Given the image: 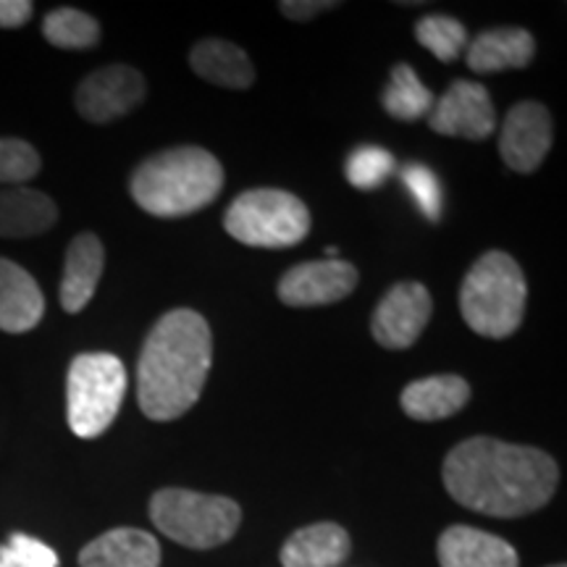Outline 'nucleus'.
<instances>
[{"label":"nucleus","mask_w":567,"mask_h":567,"mask_svg":"<svg viewBox=\"0 0 567 567\" xmlns=\"http://www.w3.org/2000/svg\"><path fill=\"white\" fill-rule=\"evenodd\" d=\"M147 84L137 69L113 63L84 76L76 87L74 103L90 124H111L145 101Z\"/></svg>","instance_id":"8"},{"label":"nucleus","mask_w":567,"mask_h":567,"mask_svg":"<svg viewBox=\"0 0 567 567\" xmlns=\"http://www.w3.org/2000/svg\"><path fill=\"white\" fill-rule=\"evenodd\" d=\"M80 567H161V544L140 528L105 530L80 551Z\"/></svg>","instance_id":"15"},{"label":"nucleus","mask_w":567,"mask_h":567,"mask_svg":"<svg viewBox=\"0 0 567 567\" xmlns=\"http://www.w3.org/2000/svg\"><path fill=\"white\" fill-rule=\"evenodd\" d=\"M221 189V163L216 155L195 145L151 155L134 168L130 179L134 203L158 218H182L208 208Z\"/></svg>","instance_id":"3"},{"label":"nucleus","mask_w":567,"mask_h":567,"mask_svg":"<svg viewBox=\"0 0 567 567\" xmlns=\"http://www.w3.org/2000/svg\"><path fill=\"white\" fill-rule=\"evenodd\" d=\"M415 38L425 51H431L439 61L452 63L467 48V30L457 19L444 17V13H429L417 21Z\"/></svg>","instance_id":"24"},{"label":"nucleus","mask_w":567,"mask_h":567,"mask_svg":"<svg viewBox=\"0 0 567 567\" xmlns=\"http://www.w3.org/2000/svg\"><path fill=\"white\" fill-rule=\"evenodd\" d=\"M45 316V297L40 284L19 264L0 258V331L24 334Z\"/></svg>","instance_id":"13"},{"label":"nucleus","mask_w":567,"mask_h":567,"mask_svg":"<svg viewBox=\"0 0 567 567\" xmlns=\"http://www.w3.org/2000/svg\"><path fill=\"white\" fill-rule=\"evenodd\" d=\"M536 55V42L520 27L486 30L467 42V69L476 74H496L507 69H526Z\"/></svg>","instance_id":"17"},{"label":"nucleus","mask_w":567,"mask_h":567,"mask_svg":"<svg viewBox=\"0 0 567 567\" xmlns=\"http://www.w3.org/2000/svg\"><path fill=\"white\" fill-rule=\"evenodd\" d=\"M350 555V536L337 523H313L295 530L281 547L284 567H337Z\"/></svg>","instance_id":"20"},{"label":"nucleus","mask_w":567,"mask_h":567,"mask_svg":"<svg viewBox=\"0 0 567 567\" xmlns=\"http://www.w3.org/2000/svg\"><path fill=\"white\" fill-rule=\"evenodd\" d=\"M189 66L200 80L229 90H247L255 82V66L243 48L229 40H203L189 53Z\"/></svg>","instance_id":"21"},{"label":"nucleus","mask_w":567,"mask_h":567,"mask_svg":"<svg viewBox=\"0 0 567 567\" xmlns=\"http://www.w3.org/2000/svg\"><path fill=\"white\" fill-rule=\"evenodd\" d=\"M59 555L40 538L11 534L0 544V567H59Z\"/></svg>","instance_id":"27"},{"label":"nucleus","mask_w":567,"mask_h":567,"mask_svg":"<svg viewBox=\"0 0 567 567\" xmlns=\"http://www.w3.org/2000/svg\"><path fill=\"white\" fill-rule=\"evenodd\" d=\"M151 520L163 536L182 547L213 549L237 534L243 509L229 496L163 488L151 499Z\"/></svg>","instance_id":"5"},{"label":"nucleus","mask_w":567,"mask_h":567,"mask_svg":"<svg viewBox=\"0 0 567 567\" xmlns=\"http://www.w3.org/2000/svg\"><path fill=\"white\" fill-rule=\"evenodd\" d=\"M394 155L375 145H360L344 163V176L358 189H379L394 174Z\"/></svg>","instance_id":"25"},{"label":"nucleus","mask_w":567,"mask_h":567,"mask_svg":"<svg viewBox=\"0 0 567 567\" xmlns=\"http://www.w3.org/2000/svg\"><path fill=\"white\" fill-rule=\"evenodd\" d=\"M358 287V268L347 260H308L279 281V300L289 308H318L344 300Z\"/></svg>","instance_id":"11"},{"label":"nucleus","mask_w":567,"mask_h":567,"mask_svg":"<svg viewBox=\"0 0 567 567\" xmlns=\"http://www.w3.org/2000/svg\"><path fill=\"white\" fill-rule=\"evenodd\" d=\"M59 221V208L45 193L32 187L0 189V237H40Z\"/></svg>","instance_id":"19"},{"label":"nucleus","mask_w":567,"mask_h":567,"mask_svg":"<svg viewBox=\"0 0 567 567\" xmlns=\"http://www.w3.org/2000/svg\"><path fill=\"white\" fill-rule=\"evenodd\" d=\"M471 400V386L463 375L442 373L429 379L413 381L402 389V410L413 421H444V417L460 413Z\"/></svg>","instance_id":"18"},{"label":"nucleus","mask_w":567,"mask_h":567,"mask_svg":"<svg viewBox=\"0 0 567 567\" xmlns=\"http://www.w3.org/2000/svg\"><path fill=\"white\" fill-rule=\"evenodd\" d=\"M402 182L415 197L423 216L429 221H439L442 218V184H439L436 174L423 163H408V166H402Z\"/></svg>","instance_id":"28"},{"label":"nucleus","mask_w":567,"mask_h":567,"mask_svg":"<svg viewBox=\"0 0 567 567\" xmlns=\"http://www.w3.org/2000/svg\"><path fill=\"white\" fill-rule=\"evenodd\" d=\"M126 368L111 352H82L66 375V421L80 439H97L111 429L126 394Z\"/></svg>","instance_id":"6"},{"label":"nucleus","mask_w":567,"mask_h":567,"mask_svg":"<svg viewBox=\"0 0 567 567\" xmlns=\"http://www.w3.org/2000/svg\"><path fill=\"white\" fill-rule=\"evenodd\" d=\"M42 34L61 51H87L101 40V24L84 11L55 9L42 21Z\"/></svg>","instance_id":"23"},{"label":"nucleus","mask_w":567,"mask_h":567,"mask_svg":"<svg viewBox=\"0 0 567 567\" xmlns=\"http://www.w3.org/2000/svg\"><path fill=\"white\" fill-rule=\"evenodd\" d=\"M42 166L40 153L30 142L17 137H0V184H17L38 176Z\"/></svg>","instance_id":"26"},{"label":"nucleus","mask_w":567,"mask_h":567,"mask_svg":"<svg viewBox=\"0 0 567 567\" xmlns=\"http://www.w3.org/2000/svg\"><path fill=\"white\" fill-rule=\"evenodd\" d=\"M30 0H0V30H17L32 19Z\"/></svg>","instance_id":"30"},{"label":"nucleus","mask_w":567,"mask_h":567,"mask_svg":"<svg viewBox=\"0 0 567 567\" xmlns=\"http://www.w3.org/2000/svg\"><path fill=\"white\" fill-rule=\"evenodd\" d=\"M105 250L95 234H80L71 239L66 250V266L61 279V308L66 313H82L103 276Z\"/></svg>","instance_id":"16"},{"label":"nucleus","mask_w":567,"mask_h":567,"mask_svg":"<svg viewBox=\"0 0 567 567\" xmlns=\"http://www.w3.org/2000/svg\"><path fill=\"white\" fill-rule=\"evenodd\" d=\"M444 486L457 505L488 517H523L557 492V463L544 450L473 436L444 460Z\"/></svg>","instance_id":"1"},{"label":"nucleus","mask_w":567,"mask_h":567,"mask_svg":"<svg viewBox=\"0 0 567 567\" xmlns=\"http://www.w3.org/2000/svg\"><path fill=\"white\" fill-rule=\"evenodd\" d=\"M434 313L429 289L421 281H400L381 297L371 318L373 339L386 350H408Z\"/></svg>","instance_id":"9"},{"label":"nucleus","mask_w":567,"mask_h":567,"mask_svg":"<svg viewBox=\"0 0 567 567\" xmlns=\"http://www.w3.org/2000/svg\"><path fill=\"white\" fill-rule=\"evenodd\" d=\"M526 276L507 252L492 250L473 264L460 287V310L465 323L481 337L505 339L515 334L526 313Z\"/></svg>","instance_id":"4"},{"label":"nucleus","mask_w":567,"mask_h":567,"mask_svg":"<svg viewBox=\"0 0 567 567\" xmlns=\"http://www.w3.org/2000/svg\"><path fill=\"white\" fill-rule=\"evenodd\" d=\"M442 567H517V551L505 538L471 526H452L439 536Z\"/></svg>","instance_id":"14"},{"label":"nucleus","mask_w":567,"mask_h":567,"mask_svg":"<svg viewBox=\"0 0 567 567\" xmlns=\"http://www.w3.org/2000/svg\"><path fill=\"white\" fill-rule=\"evenodd\" d=\"M224 226L237 243L281 250L308 237L310 210L300 197L284 189H250L234 197Z\"/></svg>","instance_id":"7"},{"label":"nucleus","mask_w":567,"mask_h":567,"mask_svg":"<svg viewBox=\"0 0 567 567\" xmlns=\"http://www.w3.org/2000/svg\"><path fill=\"white\" fill-rule=\"evenodd\" d=\"M213 363L210 326L197 310H172L153 326L137 360V402L151 421H176L200 400Z\"/></svg>","instance_id":"2"},{"label":"nucleus","mask_w":567,"mask_h":567,"mask_svg":"<svg viewBox=\"0 0 567 567\" xmlns=\"http://www.w3.org/2000/svg\"><path fill=\"white\" fill-rule=\"evenodd\" d=\"M551 567H565V565H551Z\"/></svg>","instance_id":"31"},{"label":"nucleus","mask_w":567,"mask_h":567,"mask_svg":"<svg viewBox=\"0 0 567 567\" xmlns=\"http://www.w3.org/2000/svg\"><path fill=\"white\" fill-rule=\"evenodd\" d=\"M381 103H384L389 116L400 118V122H417V118L429 116L431 109H434V95L417 80L413 66L396 63L392 76H389L384 95H381Z\"/></svg>","instance_id":"22"},{"label":"nucleus","mask_w":567,"mask_h":567,"mask_svg":"<svg viewBox=\"0 0 567 567\" xmlns=\"http://www.w3.org/2000/svg\"><path fill=\"white\" fill-rule=\"evenodd\" d=\"M551 116L542 103H515L505 116L499 153L513 172L530 174L542 166L551 147Z\"/></svg>","instance_id":"12"},{"label":"nucleus","mask_w":567,"mask_h":567,"mask_svg":"<svg viewBox=\"0 0 567 567\" xmlns=\"http://www.w3.org/2000/svg\"><path fill=\"white\" fill-rule=\"evenodd\" d=\"M339 6L342 3H337V0L334 3H329V0H287V3H279V11L287 19L308 21L323 11H334V9H339Z\"/></svg>","instance_id":"29"},{"label":"nucleus","mask_w":567,"mask_h":567,"mask_svg":"<svg viewBox=\"0 0 567 567\" xmlns=\"http://www.w3.org/2000/svg\"><path fill=\"white\" fill-rule=\"evenodd\" d=\"M429 126L444 137L486 140L494 134L496 113L484 84L457 80L450 84L429 113Z\"/></svg>","instance_id":"10"}]
</instances>
